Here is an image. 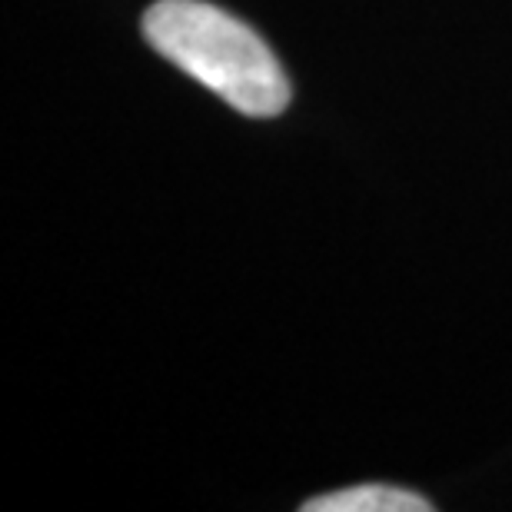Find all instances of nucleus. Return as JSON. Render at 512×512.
Masks as SVG:
<instances>
[{
	"mask_svg": "<svg viewBox=\"0 0 512 512\" xmlns=\"http://www.w3.org/2000/svg\"><path fill=\"white\" fill-rule=\"evenodd\" d=\"M143 37L243 117L270 120L290 104V84L266 40L207 0H157L143 14Z\"/></svg>",
	"mask_w": 512,
	"mask_h": 512,
	"instance_id": "nucleus-1",
	"label": "nucleus"
},
{
	"mask_svg": "<svg viewBox=\"0 0 512 512\" xmlns=\"http://www.w3.org/2000/svg\"><path fill=\"white\" fill-rule=\"evenodd\" d=\"M429 509H433V503H426L423 496L383 483L343 489V493H330L303 503V512H429Z\"/></svg>",
	"mask_w": 512,
	"mask_h": 512,
	"instance_id": "nucleus-2",
	"label": "nucleus"
}]
</instances>
